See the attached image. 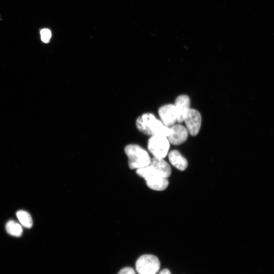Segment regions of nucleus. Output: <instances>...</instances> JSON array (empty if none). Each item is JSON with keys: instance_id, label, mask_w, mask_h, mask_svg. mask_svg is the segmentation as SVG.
Wrapping results in <instances>:
<instances>
[{"instance_id": "1", "label": "nucleus", "mask_w": 274, "mask_h": 274, "mask_svg": "<svg viewBox=\"0 0 274 274\" xmlns=\"http://www.w3.org/2000/svg\"><path fill=\"white\" fill-rule=\"evenodd\" d=\"M136 126L141 132L151 136L160 135L167 137L171 132L169 127L165 125L151 113H145L139 117L136 120Z\"/></svg>"}, {"instance_id": "2", "label": "nucleus", "mask_w": 274, "mask_h": 274, "mask_svg": "<svg viewBox=\"0 0 274 274\" xmlns=\"http://www.w3.org/2000/svg\"><path fill=\"white\" fill-rule=\"evenodd\" d=\"M124 152L128 158V166L131 169L145 167L151 163V158L148 152L137 144L127 145Z\"/></svg>"}, {"instance_id": "3", "label": "nucleus", "mask_w": 274, "mask_h": 274, "mask_svg": "<svg viewBox=\"0 0 274 274\" xmlns=\"http://www.w3.org/2000/svg\"><path fill=\"white\" fill-rule=\"evenodd\" d=\"M136 173L143 178L147 186L153 190L162 191L168 185L167 178L151 165L136 169Z\"/></svg>"}, {"instance_id": "4", "label": "nucleus", "mask_w": 274, "mask_h": 274, "mask_svg": "<svg viewBox=\"0 0 274 274\" xmlns=\"http://www.w3.org/2000/svg\"><path fill=\"white\" fill-rule=\"evenodd\" d=\"M169 142L167 137L160 135H152L148 141V149L153 155L158 158H165L169 149Z\"/></svg>"}, {"instance_id": "5", "label": "nucleus", "mask_w": 274, "mask_h": 274, "mask_svg": "<svg viewBox=\"0 0 274 274\" xmlns=\"http://www.w3.org/2000/svg\"><path fill=\"white\" fill-rule=\"evenodd\" d=\"M160 267L158 258L150 254L142 255L135 263L136 270L139 274H156Z\"/></svg>"}, {"instance_id": "6", "label": "nucleus", "mask_w": 274, "mask_h": 274, "mask_svg": "<svg viewBox=\"0 0 274 274\" xmlns=\"http://www.w3.org/2000/svg\"><path fill=\"white\" fill-rule=\"evenodd\" d=\"M184 121L188 132L192 136L196 135L199 131L201 123V116L199 112L196 110L190 108Z\"/></svg>"}, {"instance_id": "7", "label": "nucleus", "mask_w": 274, "mask_h": 274, "mask_svg": "<svg viewBox=\"0 0 274 274\" xmlns=\"http://www.w3.org/2000/svg\"><path fill=\"white\" fill-rule=\"evenodd\" d=\"M158 114L162 123L168 127L174 125L177 121V113L173 104L161 106L158 110Z\"/></svg>"}, {"instance_id": "8", "label": "nucleus", "mask_w": 274, "mask_h": 274, "mask_svg": "<svg viewBox=\"0 0 274 274\" xmlns=\"http://www.w3.org/2000/svg\"><path fill=\"white\" fill-rule=\"evenodd\" d=\"M169 127L171 132L167 138L170 144L178 145L186 141L188 132L185 127L181 124H174Z\"/></svg>"}, {"instance_id": "9", "label": "nucleus", "mask_w": 274, "mask_h": 274, "mask_svg": "<svg viewBox=\"0 0 274 274\" xmlns=\"http://www.w3.org/2000/svg\"><path fill=\"white\" fill-rule=\"evenodd\" d=\"M190 100L188 95L183 94L177 97L174 106L178 122L182 123L184 121V118L190 109Z\"/></svg>"}, {"instance_id": "10", "label": "nucleus", "mask_w": 274, "mask_h": 274, "mask_svg": "<svg viewBox=\"0 0 274 274\" xmlns=\"http://www.w3.org/2000/svg\"><path fill=\"white\" fill-rule=\"evenodd\" d=\"M168 159L173 166L181 171L185 170L188 166L187 160L177 150H173L168 153Z\"/></svg>"}, {"instance_id": "11", "label": "nucleus", "mask_w": 274, "mask_h": 274, "mask_svg": "<svg viewBox=\"0 0 274 274\" xmlns=\"http://www.w3.org/2000/svg\"><path fill=\"white\" fill-rule=\"evenodd\" d=\"M150 165L155 168L166 178L169 177L171 174L170 165L162 158L153 157L151 158Z\"/></svg>"}, {"instance_id": "12", "label": "nucleus", "mask_w": 274, "mask_h": 274, "mask_svg": "<svg viewBox=\"0 0 274 274\" xmlns=\"http://www.w3.org/2000/svg\"><path fill=\"white\" fill-rule=\"evenodd\" d=\"M6 229L9 234L15 236H20L22 233V228L21 225L12 220L7 222Z\"/></svg>"}, {"instance_id": "13", "label": "nucleus", "mask_w": 274, "mask_h": 274, "mask_svg": "<svg viewBox=\"0 0 274 274\" xmlns=\"http://www.w3.org/2000/svg\"><path fill=\"white\" fill-rule=\"evenodd\" d=\"M16 216L20 223L26 228H30L32 226V220L30 214L23 210L18 211Z\"/></svg>"}, {"instance_id": "14", "label": "nucleus", "mask_w": 274, "mask_h": 274, "mask_svg": "<svg viewBox=\"0 0 274 274\" xmlns=\"http://www.w3.org/2000/svg\"><path fill=\"white\" fill-rule=\"evenodd\" d=\"M41 40L44 43L49 42L51 37V33L48 29H43L40 32Z\"/></svg>"}, {"instance_id": "15", "label": "nucleus", "mask_w": 274, "mask_h": 274, "mask_svg": "<svg viewBox=\"0 0 274 274\" xmlns=\"http://www.w3.org/2000/svg\"><path fill=\"white\" fill-rule=\"evenodd\" d=\"M118 274H136L133 268L126 267L121 269Z\"/></svg>"}, {"instance_id": "16", "label": "nucleus", "mask_w": 274, "mask_h": 274, "mask_svg": "<svg viewBox=\"0 0 274 274\" xmlns=\"http://www.w3.org/2000/svg\"><path fill=\"white\" fill-rule=\"evenodd\" d=\"M159 274H171V273L168 269L165 268L161 270Z\"/></svg>"}]
</instances>
